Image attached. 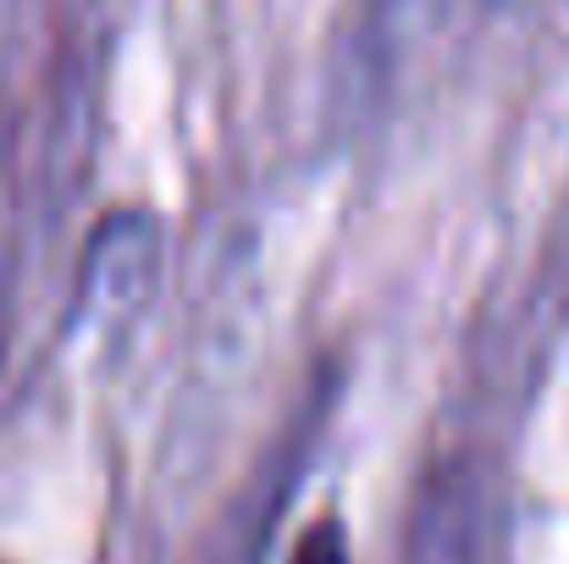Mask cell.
I'll return each mask as SVG.
<instances>
[{
    "instance_id": "1",
    "label": "cell",
    "mask_w": 569,
    "mask_h": 564,
    "mask_svg": "<svg viewBox=\"0 0 569 564\" xmlns=\"http://www.w3.org/2000/svg\"><path fill=\"white\" fill-rule=\"evenodd\" d=\"M403 564H481V532H476V509L459 487H437L426 493V509L415 515Z\"/></svg>"
},
{
    "instance_id": "2",
    "label": "cell",
    "mask_w": 569,
    "mask_h": 564,
    "mask_svg": "<svg viewBox=\"0 0 569 564\" xmlns=\"http://www.w3.org/2000/svg\"><path fill=\"white\" fill-rule=\"evenodd\" d=\"M288 564H349V543H343L338 521H316V526L299 537V548H293Z\"/></svg>"
}]
</instances>
